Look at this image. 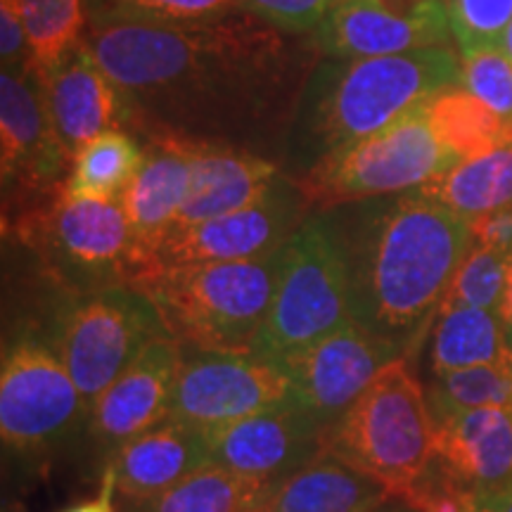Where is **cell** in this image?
<instances>
[{"label": "cell", "mask_w": 512, "mask_h": 512, "mask_svg": "<svg viewBox=\"0 0 512 512\" xmlns=\"http://www.w3.org/2000/svg\"><path fill=\"white\" fill-rule=\"evenodd\" d=\"M83 41L124 100L140 143L233 147L273 159L287 150L302 91L323 60L313 34L247 12L162 24L88 8Z\"/></svg>", "instance_id": "cell-1"}, {"label": "cell", "mask_w": 512, "mask_h": 512, "mask_svg": "<svg viewBox=\"0 0 512 512\" xmlns=\"http://www.w3.org/2000/svg\"><path fill=\"white\" fill-rule=\"evenodd\" d=\"M349 266L351 320L408 356L472 245L470 223L418 190L330 211Z\"/></svg>", "instance_id": "cell-2"}, {"label": "cell", "mask_w": 512, "mask_h": 512, "mask_svg": "<svg viewBox=\"0 0 512 512\" xmlns=\"http://www.w3.org/2000/svg\"><path fill=\"white\" fill-rule=\"evenodd\" d=\"M456 83L460 60L451 46L361 60L323 57L306 81L287 140L290 176H302L328 152L418 112Z\"/></svg>", "instance_id": "cell-3"}, {"label": "cell", "mask_w": 512, "mask_h": 512, "mask_svg": "<svg viewBox=\"0 0 512 512\" xmlns=\"http://www.w3.org/2000/svg\"><path fill=\"white\" fill-rule=\"evenodd\" d=\"M278 254L254 261L164 266L138 280L166 335L200 351H254L271 309Z\"/></svg>", "instance_id": "cell-4"}, {"label": "cell", "mask_w": 512, "mask_h": 512, "mask_svg": "<svg viewBox=\"0 0 512 512\" xmlns=\"http://www.w3.org/2000/svg\"><path fill=\"white\" fill-rule=\"evenodd\" d=\"M437 422L408 356L387 363L325 430L323 451L403 498L434 460Z\"/></svg>", "instance_id": "cell-5"}, {"label": "cell", "mask_w": 512, "mask_h": 512, "mask_svg": "<svg viewBox=\"0 0 512 512\" xmlns=\"http://www.w3.org/2000/svg\"><path fill=\"white\" fill-rule=\"evenodd\" d=\"M12 230L41 256L57 283L76 294L133 287L143 275L119 200H91L62 190L15 216Z\"/></svg>", "instance_id": "cell-6"}, {"label": "cell", "mask_w": 512, "mask_h": 512, "mask_svg": "<svg viewBox=\"0 0 512 512\" xmlns=\"http://www.w3.org/2000/svg\"><path fill=\"white\" fill-rule=\"evenodd\" d=\"M349 323L354 320L342 235L330 211H316L280 249L271 309L254 354L278 361Z\"/></svg>", "instance_id": "cell-7"}, {"label": "cell", "mask_w": 512, "mask_h": 512, "mask_svg": "<svg viewBox=\"0 0 512 512\" xmlns=\"http://www.w3.org/2000/svg\"><path fill=\"white\" fill-rule=\"evenodd\" d=\"M458 164L439 143L422 110L373 136L320 157L297 176L313 211H332L422 188Z\"/></svg>", "instance_id": "cell-8"}, {"label": "cell", "mask_w": 512, "mask_h": 512, "mask_svg": "<svg viewBox=\"0 0 512 512\" xmlns=\"http://www.w3.org/2000/svg\"><path fill=\"white\" fill-rule=\"evenodd\" d=\"M155 304L136 287H112L79 299L57 318L53 349L88 408L152 339L164 335Z\"/></svg>", "instance_id": "cell-9"}, {"label": "cell", "mask_w": 512, "mask_h": 512, "mask_svg": "<svg viewBox=\"0 0 512 512\" xmlns=\"http://www.w3.org/2000/svg\"><path fill=\"white\" fill-rule=\"evenodd\" d=\"M72 157L50 121L43 81L34 69L0 74V174L12 219L53 200L67 185Z\"/></svg>", "instance_id": "cell-10"}, {"label": "cell", "mask_w": 512, "mask_h": 512, "mask_svg": "<svg viewBox=\"0 0 512 512\" xmlns=\"http://www.w3.org/2000/svg\"><path fill=\"white\" fill-rule=\"evenodd\" d=\"M313 214L297 178L283 171L271 190L249 207L204 223L176 228L155 247L150 268L254 261L278 254Z\"/></svg>", "instance_id": "cell-11"}, {"label": "cell", "mask_w": 512, "mask_h": 512, "mask_svg": "<svg viewBox=\"0 0 512 512\" xmlns=\"http://www.w3.org/2000/svg\"><path fill=\"white\" fill-rule=\"evenodd\" d=\"M290 403V377L273 358L254 351L190 349L183 351L176 375L171 418L204 432Z\"/></svg>", "instance_id": "cell-12"}, {"label": "cell", "mask_w": 512, "mask_h": 512, "mask_svg": "<svg viewBox=\"0 0 512 512\" xmlns=\"http://www.w3.org/2000/svg\"><path fill=\"white\" fill-rule=\"evenodd\" d=\"M91 413L74 377L53 347L24 335L3 356L0 370V437L15 451L46 448Z\"/></svg>", "instance_id": "cell-13"}, {"label": "cell", "mask_w": 512, "mask_h": 512, "mask_svg": "<svg viewBox=\"0 0 512 512\" xmlns=\"http://www.w3.org/2000/svg\"><path fill=\"white\" fill-rule=\"evenodd\" d=\"M401 356L406 354L392 342L349 323L275 363L290 377L294 401L330 425L366 392L387 363Z\"/></svg>", "instance_id": "cell-14"}, {"label": "cell", "mask_w": 512, "mask_h": 512, "mask_svg": "<svg viewBox=\"0 0 512 512\" xmlns=\"http://www.w3.org/2000/svg\"><path fill=\"white\" fill-rule=\"evenodd\" d=\"M328 60L403 55L451 46L444 0H342L313 31Z\"/></svg>", "instance_id": "cell-15"}, {"label": "cell", "mask_w": 512, "mask_h": 512, "mask_svg": "<svg viewBox=\"0 0 512 512\" xmlns=\"http://www.w3.org/2000/svg\"><path fill=\"white\" fill-rule=\"evenodd\" d=\"M325 430L328 425L323 420L294 401L290 406L204 430V437L211 463L278 484L323 453Z\"/></svg>", "instance_id": "cell-16"}, {"label": "cell", "mask_w": 512, "mask_h": 512, "mask_svg": "<svg viewBox=\"0 0 512 512\" xmlns=\"http://www.w3.org/2000/svg\"><path fill=\"white\" fill-rule=\"evenodd\" d=\"M181 358L183 347L174 337L164 332L152 339L93 403L91 430L95 439L119 448L169 420Z\"/></svg>", "instance_id": "cell-17"}, {"label": "cell", "mask_w": 512, "mask_h": 512, "mask_svg": "<svg viewBox=\"0 0 512 512\" xmlns=\"http://www.w3.org/2000/svg\"><path fill=\"white\" fill-rule=\"evenodd\" d=\"M434 422V460L496 508L512 491V408H477Z\"/></svg>", "instance_id": "cell-18"}, {"label": "cell", "mask_w": 512, "mask_h": 512, "mask_svg": "<svg viewBox=\"0 0 512 512\" xmlns=\"http://www.w3.org/2000/svg\"><path fill=\"white\" fill-rule=\"evenodd\" d=\"M41 81L50 121L72 162L91 140L110 128H124V100L117 83L86 41L69 50Z\"/></svg>", "instance_id": "cell-19"}, {"label": "cell", "mask_w": 512, "mask_h": 512, "mask_svg": "<svg viewBox=\"0 0 512 512\" xmlns=\"http://www.w3.org/2000/svg\"><path fill=\"white\" fill-rule=\"evenodd\" d=\"M190 190L174 228L204 223L254 204L283 176V164L233 147H188ZM169 230V233H171Z\"/></svg>", "instance_id": "cell-20"}, {"label": "cell", "mask_w": 512, "mask_h": 512, "mask_svg": "<svg viewBox=\"0 0 512 512\" xmlns=\"http://www.w3.org/2000/svg\"><path fill=\"white\" fill-rule=\"evenodd\" d=\"M211 463L207 437L183 420L169 418L114 448L112 472L128 503H145Z\"/></svg>", "instance_id": "cell-21"}, {"label": "cell", "mask_w": 512, "mask_h": 512, "mask_svg": "<svg viewBox=\"0 0 512 512\" xmlns=\"http://www.w3.org/2000/svg\"><path fill=\"white\" fill-rule=\"evenodd\" d=\"M145 162L119 202L131 223L143 275L159 240L174 228L190 190V150L176 143H143ZM140 275V278H143ZM138 278V280H140Z\"/></svg>", "instance_id": "cell-22"}, {"label": "cell", "mask_w": 512, "mask_h": 512, "mask_svg": "<svg viewBox=\"0 0 512 512\" xmlns=\"http://www.w3.org/2000/svg\"><path fill=\"white\" fill-rule=\"evenodd\" d=\"M392 498L377 479L323 451L302 470L278 482L266 508L275 512H375Z\"/></svg>", "instance_id": "cell-23"}, {"label": "cell", "mask_w": 512, "mask_h": 512, "mask_svg": "<svg viewBox=\"0 0 512 512\" xmlns=\"http://www.w3.org/2000/svg\"><path fill=\"white\" fill-rule=\"evenodd\" d=\"M418 192L467 223L512 207V140L460 159Z\"/></svg>", "instance_id": "cell-24"}, {"label": "cell", "mask_w": 512, "mask_h": 512, "mask_svg": "<svg viewBox=\"0 0 512 512\" xmlns=\"http://www.w3.org/2000/svg\"><path fill=\"white\" fill-rule=\"evenodd\" d=\"M512 361V342L498 311L441 306L432 323V375Z\"/></svg>", "instance_id": "cell-25"}, {"label": "cell", "mask_w": 512, "mask_h": 512, "mask_svg": "<svg viewBox=\"0 0 512 512\" xmlns=\"http://www.w3.org/2000/svg\"><path fill=\"white\" fill-rule=\"evenodd\" d=\"M273 482L240 475L219 463H207L162 496L133 503V512H259L271 501Z\"/></svg>", "instance_id": "cell-26"}, {"label": "cell", "mask_w": 512, "mask_h": 512, "mask_svg": "<svg viewBox=\"0 0 512 512\" xmlns=\"http://www.w3.org/2000/svg\"><path fill=\"white\" fill-rule=\"evenodd\" d=\"M439 143L453 157L467 159L512 140V126L496 117L460 83L439 91L420 107Z\"/></svg>", "instance_id": "cell-27"}, {"label": "cell", "mask_w": 512, "mask_h": 512, "mask_svg": "<svg viewBox=\"0 0 512 512\" xmlns=\"http://www.w3.org/2000/svg\"><path fill=\"white\" fill-rule=\"evenodd\" d=\"M145 162V145L126 128H110L74 157L64 190L74 197L119 200Z\"/></svg>", "instance_id": "cell-28"}, {"label": "cell", "mask_w": 512, "mask_h": 512, "mask_svg": "<svg viewBox=\"0 0 512 512\" xmlns=\"http://www.w3.org/2000/svg\"><path fill=\"white\" fill-rule=\"evenodd\" d=\"M31 69L48 74L69 50L83 41L88 27V0H22Z\"/></svg>", "instance_id": "cell-29"}, {"label": "cell", "mask_w": 512, "mask_h": 512, "mask_svg": "<svg viewBox=\"0 0 512 512\" xmlns=\"http://www.w3.org/2000/svg\"><path fill=\"white\" fill-rule=\"evenodd\" d=\"M427 399L434 420L477 408H512V361L434 375Z\"/></svg>", "instance_id": "cell-30"}, {"label": "cell", "mask_w": 512, "mask_h": 512, "mask_svg": "<svg viewBox=\"0 0 512 512\" xmlns=\"http://www.w3.org/2000/svg\"><path fill=\"white\" fill-rule=\"evenodd\" d=\"M510 256L472 242L460 261L446 299L441 306H472V309H501L505 285H508Z\"/></svg>", "instance_id": "cell-31"}, {"label": "cell", "mask_w": 512, "mask_h": 512, "mask_svg": "<svg viewBox=\"0 0 512 512\" xmlns=\"http://www.w3.org/2000/svg\"><path fill=\"white\" fill-rule=\"evenodd\" d=\"M460 86L512 126V60L501 46H477L458 53Z\"/></svg>", "instance_id": "cell-32"}, {"label": "cell", "mask_w": 512, "mask_h": 512, "mask_svg": "<svg viewBox=\"0 0 512 512\" xmlns=\"http://www.w3.org/2000/svg\"><path fill=\"white\" fill-rule=\"evenodd\" d=\"M458 53L477 46H501L512 22V0H444Z\"/></svg>", "instance_id": "cell-33"}, {"label": "cell", "mask_w": 512, "mask_h": 512, "mask_svg": "<svg viewBox=\"0 0 512 512\" xmlns=\"http://www.w3.org/2000/svg\"><path fill=\"white\" fill-rule=\"evenodd\" d=\"M88 8L162 24H197L240 10V0H88Z\"/></svg>", "instance_id": "cell-34"}, {"label": "cell", "mask_w": 512, "mask_h": 512, "mask_svg": "<svg viewBox=\"0 0 512 512\" xmlns=\"http://www.w3.org/2000/svg\"><path fill=\"white\" fill-rule=\"evenodd\" d=\"M342 0H240V10L290 34H313Z\"/></svg>", "instance_id": "cell-35"}, {"label": "cell", "mask_w": 512, "mask_h": 512, "mask_svg": "<svg viewBox=\"0 0 512 512\" xmlns=\"http://www.w3.org/2000/svg\"><path fill=\"white\" fill-rule=\"evenodd\" d=\"M0 60L3 69H29L31 50L22 17V0H0Z\"/></svg>", "instance_id": "cell-36"}, {"label": "cell", "mask_w": 512, "mask_h": 512, "mask_svg": "<svg viewBox=\"0 0 512 512\" xmlns=\"http://www.w3.org/2000/svg\"><path fill=\"white\" fill-rule=\"evenodd\" d=\"M472 242L512 256V207L486 214L470 223Z\"/></svg>", "instance_id": "cell-37"}, {"label": "cell", "mask_w": 512, "mask_h": 512, "mask_svg": "<svg viewBox=\"0 0 512 512\" xmlns=\"http://www.w3.org/2000/svg\"><path fill=\"white\" fill-rule=\"evenodd\" d=\"M114 491H117V479H114L112 467L107 465L105 477H102V486L98 496L91 498V501H83L67 512H117L114 510Z\"/></svg>", "instance_id": "cell-38"}, {"label": "cell", "mask_w": 512, "mask_h": 512, "mask_svg": "<svg viewBox=\"0 0 512 512\" xmlns=\"http://www.w3.org/2000/svg\"><path fill=\"white\" fill-rule=\"evenodd\" d=\"M498 316H501L512 342V256H510V268H508V285H505V294H503L501 309H498Z\"/></svg>", "instance_id": "cell-39"}, {"label": "cell", "mask_w": 512, "mask_h": 512, "mask_svg": "<svg viewBox=\"0 0 512 512\" xmlns=\"http://www.w3.org/2000/svg\"><path fill=\"white\" fill-rule=\"evenodd\" d=\"M375 512H415V510L408 503H403L401 498H392V501L380 505Z\"/></svg>", "instance_id": "cell-40"}, {"label": "cell", "mask_w": 512, "mask_h": 512, "mask_svg": "<svg viewBox=\"0 0 512 512\" xmlns=\"http://www.w3.org/2000/svg\"><path fill=\"white\" fill-rule=\"evenodd\" d=\"M501 48H503V53L512 60V22H510V27L505 29V34L501 38Z\"/></svg>", "instance_id": "cell-41"}, {"label": "cell", "mask_w": 512, "mask_h": 512, "mask_svg": "<svg viewBox=\"0 0 512 512\" xmlns=\"http://www.w3.org/2000/svg\"><path fill=\"white\" fill-rule=\"evenodd\" d=\"M496 512H512V491L496 505Z\"/></svg>", "instance_id": "cell-42"}, {"label": "cell", "mask_w": 512, "mask_h": 512, "mask_svg": "<svg viewBox=\"0 0 512 512\" xmlns=\"http://www.w3.org/2000/svg\"><path fill=\"white\" fill-rule=\"evenodd\" d=\"M475 512H496V508H494V505H479V508L475 510Z\"/></svg>", "instance_id": "cell-43"}, {"label": "cell", "mask_w": 512, "mask_h": 512, "mask_svg": "<svg viewBox=\"0 0 512 512\" xmlns=\"http://www.w3.org/2000/svg\"><path fill=\"white\" fill-rule=\"evenodd\" d=\"M259 512H275V510H268V508H266V505H264V508H261Z\"/></svg>", "instance_id": "cell-44"}]
</instances>
